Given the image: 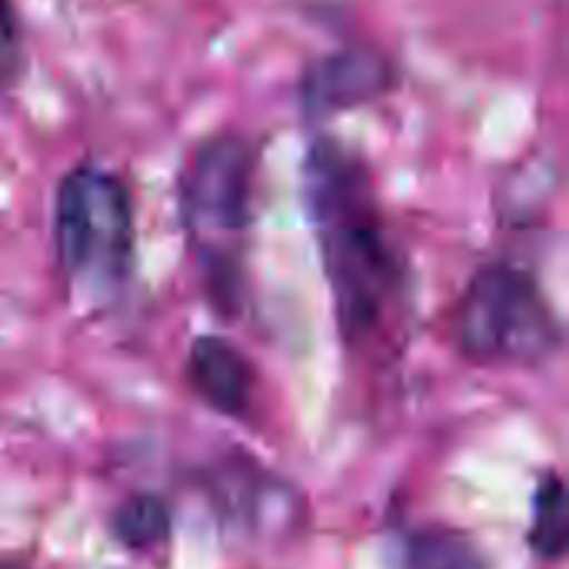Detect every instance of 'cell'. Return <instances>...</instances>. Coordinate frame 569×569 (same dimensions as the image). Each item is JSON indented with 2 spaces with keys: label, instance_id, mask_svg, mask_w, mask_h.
Segmentation results:
<instances>
[{
  "label": "cell",
  "instance_id": "obj_1",
  "mask_svg": "<svg viewBox=\"0 0 569 569\" xmlns=\"http://www.w3.org/2000/svg\"><path fill=\"white\" fill-rule=\"evenodd\" d=\"M307 207L340 333L347 343H363L383 327L407 283L363 163L337 143H317L307 157Z\"/></svg>",
  "mask_w": 569,
  "mask_h": 569
},
{
  "label": "cell",
  "instance_id": "obj_2",
  "mask_svg": "<svg viewBox=\"0 0 569 569\" xmlns=\"http://www.w3.org/2000/svg\"><path fill=\"white\" fill-rule=\"evenodd\" d=\"M257 153L237 133L203 140L180 177V217L217 293L237 290V253L253 213Z\"/></svg>",
  "mask_w": 569,
  "mask_h": 569
},
{
  "label": "cell",
  "instance_id": "obj_3",
  "mask_svg": "<svg viewBox=\"0 0 569 569\" xmlns=\"http://www.w3.org/2000/svg\"><path fill=\"white\" fill-rule=\"evenodd\" d=\"M53 243L63 277L103 297L117 290L133 260V200L123 180L103 167H73L53 203Z\"/></svg>",
  "mask_w": 569,
  "mask_h": 569
},
{
  "label": "cell",
  "instance_id": "obj_4",
  "mask_svg": "<svg viewBox=\"0 0 569 569\" xmlns=\"http://www.w3.org/2000/svg\"><path fill=\"white\" fill-rule=\"evenodd\" d=\"M453 337L473 363H547L560 347V323L533 280L513 263H487L467 283Z\"/></svg>",
  "mask_w": 569,
  "mask_h": 569
},
{
  "label": "cell",
  "instance_id": "obj_5",
  "mask_svg": "<svg viewBox=\"0 0 569 569\" xmlns=\"http://www.w3.org/2000/svg\"><path fill=\"white\" fill-rule=\"evenodd\" d=\"M393 83H397L393 63L380 50L353 47V50H340V53L317 60L307 70L300 93H303L307 113L327 117V113H340V110L370 103V100L383 97Z\"/></svg>",
  "mask_w": 569,
  "mask_h": 569
},
{
  "label": "cell",
  "instance_id": "obj_6",
  "mask_svg": "<svg viewBox=\"0 0 569 569\" xmlns=\"http://www.w3.org/2000/svg\"><path fill=\"white\" fill-rule=\"evenodd\" d=\"M213 500L227 520L257 533L260 530L277 533L297 517L293 490H283L273 477L260 473L253 463H243L237 470H220L213 483Z\"/></svg>",
  "mask_w": 569,
  "mask_h": 569
},
{
  "label": "cell",
  "instance_id": "obj_7",
  "mask_svg": "<svg viewBox=\"0 0 569 569\" xmlns=\"http://www.w3.org/2000/svg\"><path fill=\"white\" fill-rule=\"evenodd\" d=\"M190 387L227 417H243L253 403V367L223 337H200L187 357Z\"/></svg>",
  "mask_w": 569,
  "mask_h": 569
},
{
  "label": "cell",
  "instance_id": "obj_8",
  "mask_svg": "<svg viewBox=\"0 0 569 569\" xmlns=\"http://www.w3.org/2000/svg\"><path fill=\"white\" fill-rule=\"evenodd\" d=\"M407 569H487V563L463 533L427 527L407 540Z\"/></svg>",
  "mask_w": 569,
  "mask_h": 569
},
{
  "label": "cell",
  "instance_id": "obj_9",
  "mask_svg": "<svg viewBox=\"0 0 569 569\" xmlns=\"http://www.w3.org/2000/svg\"><path fill=\"white\" fill-rule=\"evenodd\" d=\"M569 540V503L567 487L557 473H550L533 500V527H530V547L543 560L563 557Z\"/></svg>",
  "mask_w": 569,
  "mask_h": 569
},
{
  "label": "cell",
  "instance_id": "obj_10",
  "mask_svg": "<svg viewBox=\"0 0 569 569\" xmlns=\"http://www.w3.org/2000/svg\"><path fill=\"white\" fill-rule=\"evenodd\" d=\"M113 537L127 550H157L170 537V510L160 497L140 493L130 497L117 513H113Z\"/></svg>",
  "mask_w": 569,
  "mask_h": 569
},
{
  "label": "cell",
  "instance_id": "obj_11",
  "mask_svg": "<svg viewBox=\"0 0 569 569\" xmlns=\"http://www.w3.org/2000/svg\"><path fill=\"white\" fill-rule=\"evenodd\" d=\"M23 67V43H20V20L13 0H0V87L13 83Z\"/></svg>",
  "mask_w": 569,
  "mask_h": 569
},
{
  "label": "cell",
  "instance_id": "obj_12",
  "mask_svg": "<svg viewBox=\"0 0 569 569\" xmlns=\"http://www.w3.org/2000/svg\"><path fill=\"white\" fill-rule=\"evenodd\" d=\"M0 569H3V567H0Z\"/></svg>",
  "mask_w": 569,
  "mask_h": 569
}]
</instances>
